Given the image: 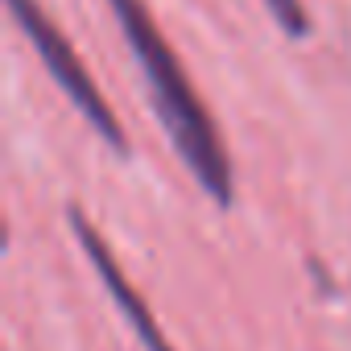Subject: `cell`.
<instances>
[{
  "mask_svg": "<svg viewBox=\"0 0 351 351\" xmlns=\"http://www.w3.org/2000/svg\"><path fill=\"white\" fill-rule=\"evenodd\" d=\"M265 9L273 13V21L289 34V38H302L310 29V17H306V5L302 0H265Z\"/></svg>",
  "mask_w": 351,
  "mask_h": 351,
  "instance_id": "obj_4",
  "label": "cell"
},
{
  "mask_svg": "<svg viewBox=\"0 0 351 351\" xmlns=\"http://www.w3.org/2000/svg\"><path fill=\"white\" fill-rule=\"evenodd\" d=\"M9 13H13V21L25 29L29 46H34L38 58L46 62L50 79L66 91V104H75L79 116H83V120H87V124H91V128H95L116 153H128V141H124V128H120L112 104H108L104 91L95 87V79L87 75V66H83L79 50L66 42V34L46 17V9L38 5V0H9Z\"/></svg>",
  "mask_w": 351,
  "mask_h": 351,
  "instance_id": "obj_2",
  "label": "cell"
},
{
  "mask_svg": "<svg viewBox=\"0 0 351 351\" xmlns=\"http://www.w3.org/2000/svg\"><path fill=\"white\" fill-rule=\"evenodd\" d=\"M108 5H112L116 21L124 29V42H128V50H132V58H136V66L149 83V95H153V108H157V120H161L165 136L173 141L178 157L195 173V182L219 207H232V199H236L232 157L223 149V136H219L207 104L191 87L173 46L165 42V34L149 17L145 0H108Z\"/></svg>",
  "mask_w": 351,
  "mask_h": 351,
  "instance_id": "obj_1",
  "label": "cell"
},
{
  "mask_svg": "<svg viewBox=\"0 0 351 351\" xmlns=\"http://www.w3.org/2000/svg\"><path fill=\"white\" fill-rule=\"evenodd\" d=\"M71 232L79 236V244H83V252H87V261L95 265V273H99V281H104V289L116 298V310L124 314V322L132 326V335L141 339V347L145 351H173L169 347V339L161 335V326H157V318L149 314V306H145V298H141V289L124 277V269H120V261L112 256V248H108V240L87 223V215L83 211H71Z\"/></svg>",
  "mask_w": 351,
  "mask_h": 351,
  "instance_id": "obj_3",
  "label": "cell"
}]
</instances>
